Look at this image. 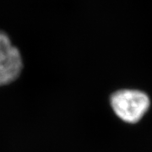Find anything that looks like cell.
<instances>
[{"instance_id":"6da1fadb","label":"cell","mask_w":152,"mask_h":152,"mask_svg":"<svg viewBox=\"0 0 152 152\" xmlns=\"http://www.w3.org/2000/svg\"><path fill=\"white\" fill-rule=\"evenodd\" d=\"M110 104L120 119L128 124H135L147 112L150 99L145 93L140 91L120 90L111 96Z\"/></svg>"},{"instance_id":"7a4b0ae2","label":"cell","mask_w":152,"mask_h":152,"mask_svg":"<svg viewBox=\"0 0 152 152\" xmlns=\"http://www.w3.org/2000/svg\"><path fill=\"white\" fill-rule=\"evenodd\" d=\"M23 69L21 54L9 36L0 31V86L10 85L20 77Z\"/></svg>"}]
</instances>
